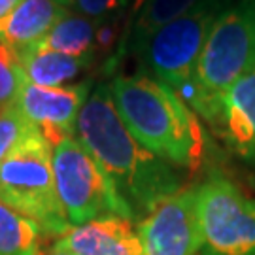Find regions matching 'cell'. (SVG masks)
Segmentation results:
<instances>
[{
	"instance_id": "8",
	"label": "cell",
	"mask_w": 255,
	"mask_h": 255,
	"mask_svg": "<svg viewBox=\"0 0 255 255\" xmlns=\"http://www.w3.org/2000/svg\"><path fill=\"white\" fill-rule=\"evenodd\" d=\"M144 255H197L201 223L197 187L180 189L138 221Z\"/></svg>"
},
{
	"instance_id": "4",
	"label": "cell",
	"mask_w": 255,
	"mask_h": 255,
	"mask_svg": "<svg viewBox=\"0 0 255 255\" xmlns=\"http://www.w3.org/2000/svg\"><path fill=\"white\" fill-rule=\"evenodd\" d=\"M51 153V144L32 128L0 164V201L61 237L70 223L57 197Z\"/></svg>"
},
{
	"instance_id": "13",
	"label": "cell",
	"mask_w": 255,
	"mask_h": 255,
	"mask_svg": "<svg viewBox=\"0 0 255 255\" xmlns=\"http://www.w3.org/2000/svg\"><path fill=\"white\" fill-rule=\"evenodd\" d=\"M199 0H147L146 6L132 19V23H128L119 32L116 53L110 55L106 61V72H112L116 66H119L127 55H140L147 40L159 28L182 17Z\"/></svg>"
},
{
	"instance_id": "3",
	"label": "cell",
	"mask_w": 255,
	"mask_h": 255,
	"mask_svg": "<svg viewBox=\"0 0 255 255\" xmlns=\"http://www.w3.org/2000/svg\"><path fill=\"white\" fill-rule=\"evenodd\" d=\"M252 70H255V0H235L212 28L183 101L212 123L221 97Z\"/></svg>"
},
{
	"instance_id": "23",
	"label": "cell",
	"mask_w": 255,
	"mask_h": 255,
	"mask_svg": "<svg viewBox=\"0 0 255 255\" xmlns=\"http://www.w3.org/2000/svg\"><path fill=\"white\" fill-rule=\"evenodd\" d=\"M57 2H59V4H61V6H63V8H70V6H72V2L74 0H57Z\"/></svg>"
},
{
	"instance_id": "16",
	"label": "cell",
	"mask_w": 255,
	"mask_h": 255,
	"mask_svg": "<svg viewBox=\"0 0 255 255\" xmlns=\"http://www.w3.org/2000/svg\"><path fill=\"white\" fill-rule=\"evenodd\" d=\"M42 227L0 201V255H38Z\"/></svg>"
},
{
	"instance_id": "10",
	"label": "cell",
	"mask_w": 255,
	"mask_h": 255,
	"mask_svg": "<svg viewBox=\"0 0 255 255\" xmlns=\"http://www.w3.org/2000/svg\"><path fill=\"white\" fill-rule=\"evenodd\" d=\"M53 246L74 255H144L134 221L119 216H104L70 227Z\"/></svg>"
},
{
	"instance_id": "22",
	"label": "cell",
	"mask_w": 255,
	"mask_h": 255,
	"mask_svg": "<svg viewBox=\"0 0 255 255\" xmlns=\"http://www.w3.org/2000/svg\"><path fill=\"white\" fill-rule=\"evenodd\" d=\"M46 255H74V254H70V252H66V250H61V248L53 246V250H51L49 254H46Z\"/></svg>"
},
{
	"instance_id": "18",
	"label": "cell",
	"mask_w": 255,
	"mask_h": 255,
	"mask_svg": "<svg viewBox=\"0 0 255 255\" xmlns=\"http://www.w3.org/2000/svg\"><path fill=\"white\" fill-rule=\"evenodd\" d=\"M32 128L15 106L0 110V164Z\"/></svg>"
},
{
	"instance_id": "7",
	"label": "cell",
	"mask_w": 255,
	"mask_h": 255,
	"mask_svg": "<svg viewBox=\"0 0 255 255\" xmlns=\"http://www.w3.org/2000/svg\"><path fill=\"white\" fill-rule=\"evenodd\" d=\"M202 255H255V199L214 174L197 187Z\"/></svg>"
},
{
	"instance_id": "20",
	"label": "cell",
	"mask_w": 255,
	"mask_h": 255,
	"mask_svg": "<svg viewBox=\"0 0 255 255\" xmlns=\"http://www.w3.org/2000/svg\"><path fill=\"white\" fill-rule=\"evenodd\" d=\"M146 2H147V0H132V2H130V8H128L127 15H125V21H123V27H121V30L127 27L128 23H132V19L136 17L138 13H140V9L146 6Z\"/></svg>"
},
{
	"instance_id": "5",
	"label": "cell",
	"mask_w": 255,
	"mask_h": 255,
	"mask_svg": "<svg viewBox=\"0 0 255 255\" xmlns=\"http://www.w3.org/2000/svg\"><path fill=\"white\" fill-rule=\"evenodd\" d=\"M233 2L199 0L182 17L159 28L138 55L144 68L183 99L191 87L212 28Z\"/></svg>"
},
{
	"instance_id": "14",
	"label": "cell",
	"mask_w": 255,
	"mask_h": 255,
	"mask_svg": "<svg viewBox=\"0 0 255 255\" xmlns=\"http://www.w3.org/2000/svg\"><path fill=\"white\" fill-rule=\"evenodd\" d=\"M108 23L83 17L72 9H66V13L55 23L53 28L30 49L57 51L72 57L97 55L101 34L104 32V27H108Z\"/></svg>"
},
{
	"instance_id": "2",
	"label": "cell",
	"mask_w": 255,
	"mask_h": 255,
	"mask_svg": "<svg viewBox=\"0 0 255 255\" xmlns=\"http://www.w3.org/2000/svg\"><path fill=\"white\" fill-rule=\"evenodd\" d=\"M110 93L119 118L142 146L182 168H199L204 132L199 116L166 83L146 72L116 76Z\"/></svg>"
},
{
	"instance_id": "19",
	"label": "cell",
	"mask_w": 255,
	"mask_h": 255,
	"mask_svg": "<svg viewBox=\"0 0 255 255\" xmlns=\"http://www.w3.org/2000/svg\"><path fill=\"white\" fill-rule=\"evenodd\" d=\"M130 2L132 0H74L68 9H72L83 17L108 23L119 17L125 19Z\"/></svg>"
},
{
	"instance_id": "12",
	"label": "cell",
	"mask_w": 255,
	"mask_h": 255,
	"mask_svg": "<svg viewBox=\"0 0 255 255\" xmlns=\"http://www.w3.org/2000/svg\"><path fill=\"white\" fill-rule=\"evenodd\" d=\"M66 13L57 0H21L0 21V42L15 53L34 47Z\"/></svg>"
},
{
	"instance_id": "11",
	"label": "cell",
	"mask_w": 255,
	"mask_h": 255,
	"mask_svg": "<svg viewBox=\"0 0 255 255\" xmlns=\"http://www.w3.org/2000/svg\"><path fill=\"white\" fill-rule=\"evenodd\" d=\"M212 125H218L231 147L255 164V70L240 78L219 101Z\"/></svg>"
},
{
	"instance_id": "6",
	"label": "cell",
	"mask_w": 255,
	"mask_h": 255,
	"mask_svg": "<svg viewBox=\"0 0 255 255\" xmlns=\"http://www.w3.org/2000/svg\"><path fill=\"white\" fill-rule=\"evenodd\" d=\"M57 197L70 227L104 216L134 221L127 202L119 197L106 172L76 136H66L51 146Z\"/></svg>"
},
{
	"instance_id": "9",
	"label": "cell",
	"mask_w": 255,
	"mask_h": 255,
	"mask_svg": "<svg viewBox=\"0 0 255 255\" xmlns=\"http://www.w3.org/2000/svg\"><path fill=\"white\" fill-rule=\"evenodd\" d=\"M93 91L91 80L61 87L25 83L15 108L53 146L66 136H76V123Z\"/></svg>"
},
{
	"instance_id": "17",
	"label": "cell",
	"mask_w": 255,
	"mask_h": 255,
	"mask_svg": "<svg viewBox=\"0 0 255 255\" xmlns=\"http://www.w3.org/2000/svg\"><path fill=\"white\" fill-rule=\"evenodd\" d=\"M27 78L19 55L0 42V110L15 106Z\"/></svg>"
},
{
	"instance_id": "15",
	"label": "cell",
	"mask_w": 255,
	"mask_h": 255,
	"mask_svg": "<svg viewBox=\"0 0 255 255\" xmlns=\"http://www.w3.org/2000/svg\"><path fill=\"white\" fill-rule=\"evenodd\" d=\"M19 61L28 83L44 87H61L68 85L74 78L89 70L97 61V55L72 57L57 51L27 49L19 53Z\"/></svg>"
},
{
	"instance_id": "1",
	"label": "cell",
	"mask_w": 255,
	"mask_h": 255,
	"mask_svg": "<svg viewBox=\"0 0 255 255\" xmlns=\"http://www.w3.org/2000/svg\"><path fill=\"white\" fill-rule=\"evenodd\" d=\"M76 138L106 172L134 221L182 189L170 163L142 146L119 118L108 83L93 87L78 116Z\"/></svg>"
},
{
	"instance_id": "21",
	"label": "cell",
	"mask_w": 255,
	"mask_h": 255,
	"mask_svg": "<svg viewBox=\"0 0 255 255\" xmlns=\"http://www.w3.org/2000/svg\"><path fill=\"white\" fill-rule=\"evenodd\" d=\"M21 0H0V21L8 15L11 9L17 6Z\"/></svg>"
}]
</instances>
